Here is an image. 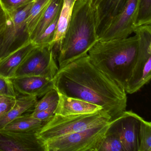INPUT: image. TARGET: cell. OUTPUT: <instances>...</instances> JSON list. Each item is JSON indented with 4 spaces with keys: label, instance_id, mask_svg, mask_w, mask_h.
<instances>
[{
    "label": "cell",
    "instance_id": "cell-1",
    "mask_svg": "<svg viewBox=\"0 0 151 151\" xmlns=\"http://www.w3.org/2000/svg\"><path fill=\"white\" fill-rule=\"evenodd\" d=\"M52 81L59 93L100 106L111 121L126 110L124 89L96 68L88 55L59 69Z\"/></svg>",
    "mask_w": 151,
    "mask_h": 151
},
{
    "label": "cell",
    "instance_id": "cell-2",
    "mask_svg": "<svg viewBox=\"0 0 151 151\" xmlns=\"http://www.w3.org/2000/svg\"><path fill=\"white\" fill-rule=\"evenodd\" d=\"M99 40L91 0H76L69 24L58 47L59 68L88 55Z\"/></svg>",
    "mask_w": 151,
    "mask_h": 151
},
{
    "label": "cell",
    "instance_id": "cell-3",
    "mask_svg": "<svg viewBox=\"0 0 151 151\" xmlns=\"http://www.w3.org/2000/svg\"><path fill=\"white\" fill-rule=\"evenodd\" d=\"M138 49L137 36L99 40L89 50L91 62L125 90L134 68Z\"/></svg>",
    "mask_w": 151,
    "mask_h": 151
},
{
    "label": "cell",
    "instance_id": "cell-4",
    "mask_svg": "<svg viewBox=\"0 0 151 151\" xmlns=\"http://www.w3.org/2000/svg\"><path fill=\"white\" fill-rule=\"evenodd\" d=\"M111 121L103 110L93 114L62 116L55 114L37 133L44 142L52 139L81 131Z\"/></svg>",
    "mask_w": 151,
    "mask_h": 151
},
{
    "label": "cell",
    "instance_id": "cell-5",
    "mask_svg": "<svg viewBox=\"0 0 151 151\" xmlns=\"http://www.w3.org/2000/svg\"><path fill=\"white\" fill-rule=\"evenodd\" d=\"M110 121L45 142V151H97Z\"/></svg>",
    "mask_w": 151,
    "mask_h": 151
},
{
    "label": "cell",
    "instance_id": "cell-6",
    "mask_svg": "<svg viewBox=\"0 0 151 151\" xmlns=\"http://www.w3.org/2000/svg\"><path fill=\"white\" fill-rule=\"evenodd\" d=\"M134 33L138 39L137 58L125 91L132 94L150 82L151 78V24L137 27Z\"/></svg>",
    "mask_w": 151,
    "mask_h": 151
},
{
    "label": "cell",
    "instance_id": "cell-7",
    "mask_svg": "<svg viewBox=\"0 0 151 151\" xmlns=\"http://www.w3.org/2000/svg\"><path fill=\"white\" fill-rule=\"evenodd\" d=\"M33 2L16 11L6 13L7 21L0 50V61L32 42L26 20Z\"/></svg>",
    "mask_w": 151,
    "mask_h": 151
},
{
    "label": "cell",
    "instance_id": "cell-8",
    "mask_svg": "<svg viewBox=\"0 0 151 151\" xmlns=\"http://www.w3.org/2000/svg\"><path fill=\"white\" fill-rule=\"evenodd\" d=\"M59 69L50 46H36L20 64L14 78L34 76L52 79Z\"/></svg>",
    "mask_w": 151,
    "mask_h": 151
},
{
    "label": "cell",
    "instance_id": "cell-9",
    "mask_svg": "<svg viewBox=\"0 0 151 151\" xmlns=\"http://www.w3.org/2000/svg\"><path fill=\"white\" fill-rule=\"evenodd\" d=\"M139 0H128L122 11L113 19L99 40L124 38L134 32Z\"/></svg>",
    "mask_w": 151,
    "mask_h": 151
},
{
    "label": "cell",
    "instance_id": "cell-10",
    "mask_svg": "<svg viewBox=\"0 0 151 151\" xmlns=\"http://www.w3.org/2000/svg\"><path fill=\"white\" fill-rule=\"evenodd\" d=\"M141 118L131 110H125L110 121L109 127L117 132L125 151H138V134Z\"/></svg>",
    "mask_w": 151,
    "mask_h": 151
},
{
    "label": "cell",
    "instance_id": "cell-11",
    "mask_svg": "<svg viewBox=\"0 0 151 151\" xmlns=\"http://www.w3.org/2000/svg\"><path fill=\"white\" fill-rule=\"evenodd\" d=\"M45 151V142L37 133L0 130V151Z\"/></svg>",
    "mask_w": 151,
    "mask_h": 151
},
{
    "label": "cell",
    "instance_id": "cell-12",
    "mask_svg": "<svg viewBox=\"0 0 151 151\" xmlns=\"http://www.w3.org/2000/svg\"><path fill=\"white\" fill-rule=\"evenodd\" d=\"M128 0H100L95 8L96 32L99 39Z\"/></svg>",
    "mask_w": 151,
    "mask_h": 151
},
{
    "label": "cell",
    "instance_id": "cell-13",
    "mask_svg": "<svg viewBox=\"0 0 151 151\" xmlns=\"http://www.w3.org/2000/svg\"><path fill=\"white\" fill-rule=\"evenodd\" d=\"M16 91L24 95L43 97L54 88L52 79L40 76H24L10 78Z\"/></svg>",
    "mask_w": 151,
    "mask_h": 151
},
{
    "label": "cell",
    "instance_id": "cell-14",
    "mask_svg": "<svg viewBox=\"0 0 151 151\" xmlns=\"http://www.w3.org/2000/svg\"><path fill=\"white\" fill-rule=\"evenodd\" d=\"M58 93L59 99L55 111V114L62 116L86 114L103 110L100 106Z\"/></svg>",
    "mask_w": 151,
    "mask_h": 151
},
{
    "label": "cell",
    "instance_id": "cell-15",
    "mask_svg": "<svg viewBox=\"0 0 151 151\" xmlns=\"http://www.w3.org/2000/svg\"><path fill=\"white\" fill-rule=\"evenodd\" d=\"M36 46L30 42L0 61V76L10 79L14 78L20 64Z\"/></svg>",
    "mask_w": 151,
    "mask_h": 151
},
{
    "label": "cell",
    "instance_id": "cell-16",
    "mask_svg": "<svg viewBox=\"0 0 151 151\" xmlns=\"http://www.w3.org/2000/svg\"><path fill=\"white\" fill-rule=\"evenodd\" d=\"M37 101L36 96L24 95L17 98L15 104L13 108L0 117V130L13 120L34 108Z\"/></svg>",
    "mask_w": 151,
    "mask_h": 151
},
{
    "label": "cell",
    "instance_id": "cell-17",
    "mask_svg": "<svg viewBox=\"0 0 151 151\" xmlns=\"http://www.w3.org/2000/svg\"><path fill=\"white\" fill-rule=\"evenodd\" d=\"M46 123L34 118L31 114H27L13 120L1 130L13 132L37 133Z\"/></svg>",
    "mask_w": 151,
    "mask_h": 151
},
{
    "label": "cell",
    "instance_id": "cell-18",
    "mask_svg": "<svg viewBox=\"0 0 151 151\" xmlns=\"http://www.w3.org/2000/svg\"><path fill=\"white\" fill-rule=\"evenodd\" d=\"M76 1V0H63L54 37L51 45V48L53 50L55 47L58 49L59 45L65 35L71 19L73 6Z\"/></svg>",
    "mask_w": 151,
    "mask_h": 151
},
{
    "label": "cell",
    "instance_id": "cell-19",
    "mask_svg": "<svg viewBox=\"0 0 151 151\" xmlns=\"http://www.w3.org/2000/svg\"><path fill=\"white\" fill-rule=\"evenodd\" d=\"M63 0H51L41 19L30 35L32 42L60 14Z\"/></svg>",
    "mask_w": 151,
    "mask_h": 151
},
{
    "label": "cell",
    "instance_id": "cell-20",
    "mask_svg": "<svg viewBox=\"0 0 151 151\" xmlns=\"http://www.w3.org/2000/svg\"><path fill=\"white\" fill-rule=\"evenodd\" d=\"M51 0H36L30 9L26 20V26L30 37Z\"/></svg>",
    "mask_w": 151,
    "mask_h": 151
},
{
    "label": "cell",
    "instance_id": "cell-21",
    "mask_svg": "<svg viewBox=\"0 0 151 151\" xmlns=\"http://www.w3.org/2000/svg\"><path fill=\"white\" fill-rule=\"evenodd\" d=\"M97 151H125V150L117 132L109 127Z\"/></svg>",
    "mask_w": 151,
    "mask_h": 151
},
{
    "label": "cell",
    "instance_id": "cell-22",
    "mask_svg": "<svg viewBox=\"0 0 151 151\" xmlns=\"http://www.w3.org/2000/svg\"><path fill=\"white\" fill-rule=\"evenodd\" d=\"M138 151H151V123L141 118L138 134Z\"/></svg>",
    "mask_w": 151,
    "mask_h": 151
},
{
    "label": "cell",
    "instance_id": "cell-23",
    "mask_svg": "<svg viewBox=\"0 0 151 151\" xmlns=\"http://www.w3.org/2000/svg\"><path fill=\"white\" fill-rule=\"evenodd\" d=\"M147 24H151V0H139L135 27Z\"/></svg>",
    "mask_w": 151,
    "mask_h": 151
},
{
    "label": "cell",
    "instance_id": "cell-24",
    "mask_svg": "<svg viewBox=\"0 0 151 151\" xmlns=\"http://www.w3.org/2000/svg\"><path fill=\"white\" fill-rule=\"evenodd\" d=\"M59 15L37 37L32 41L35 45L37 46L49 45L51 47V44L54 37Z\"/></svg>",
    "mask_w": 151,
    "mask_h": 151
},
{
    "label": "cell",
    "instance_id": "cell-25",
    "mask_svg": "<svg viewBox=\"0 0 151 151\" xmlns=\"http://www.w3.org/2000/svg\"><path fill=\"white\" fill-rule=\"evenodd\" d=\"M59 93L54 88L47 92L39 101H37L33 112H37L45 110L57 105L59 100Z\"/></svg>",
    "mask_w": 151,
    "mask_h": 151
},
{
    "label": "cell",
    "instance_id": "cell-26",
    "mask_svg": "<svg viewBox=\"0 0 151 151\" xmlns=\"http://www.w3.org/2000/svg\"><path fill=\"white\" fill-rule=\"evenodd\" d=\"M36 0H0V3L6 13L18 10Z\"/></svg>",
    "mask_w": 151,
    "mask_h": 151
},
{
    "label": "cell",
    "instance_id": "cell-27",
    "mask_svg": "<svg viewBox=\"0 0 151 151\" xmlns=\"http://www.w3.org/2000/svg\"><path fill=\"white\" fill-rule=\"evenodd\" d=\"M0 95L17 98L16 91L10 78L0 76Z\"/></svg>",
    "mask_w": 151,
    "mask_h": 151
},
{
    "label": "cell",
    "instance_id": "cell-28",
    "mask_svg": "<svg viewBox=\"0 0 151 151\" xmlns=\"http://www.w3.org/2000/svg\"><path fill=\"white\" fill-rule=\"evenodd\" d=\"M17 98L0 95V117L7 113L14 106Z\"/></svg>",
    "mask_w": 151,
    "mask_h": 151
},
{
    "label": "cell",
    "instance_id": "cell-29",
    "mask_svg": "<svg viewBox=\"0 0 151 151\" xmlns=\"http://www.w3.org/2000/svg\"><path fill=\"white\" fill-rule=\"evenodd\" d=\"M56 106L57 105H55L45 110L37 112H32L31 113L32 115L36 119L46 122L55 114Z\"/></svg>",
    "mask_w": 151,
    "mask_h": 151
},
{
    "label": "cell",
    "instance_id": "cell-30",
    "mask_svg": "<svg viewBox=\"0 0 151 151\" xmlns=\"http://www.w3.org/2000/svg\"><path fill=\"white\" fill-rule=\"evenodd\" d=\"M7 21V15L0 3V34L5 30Z\"/></svg>",
    "mask_w": 151,
    "mask_h": 151
},
{
    "label": "cell",
    "instance_id": "cell-31",
    "mask_svg": "<svg viewBox=\"0 0 151 151\" xmlns=\"http://www.w3.org/2000/svg\"><path fill=\"white\" fill-rule=\"evenodd\" d=\"M4 32V31L2 33H1V34H0V50H1V46H2V42H3Z\"/></svg>",
    "mask_w": 151,
    "mask_h": 151
},
{
    "label": "cell",
    "instance_id": "cell-32",
    "mask_svg": "<svg viewBox=\"0 0 151 151\" xmlns=\"http://www.w3.org/2000/svg\"><path fill=\"white\" fill-rule=\"evenodd\" d=\"M100 0H91L92 5L93 8H95L99 3Z\"/></svg>",
    "mask_w": 151,
    "mask_h": 151
}]
</instances>
